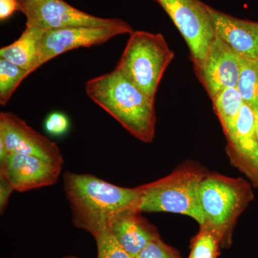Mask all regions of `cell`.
<instances>
[{
	"instance_id": "14",
	"label": "cell",
	"mask_w": 258,
	"mask_h": 258,
	"mask_svg": "<svg viewBox=\"0 0 258 258\" xmlns=\"http://www.w3.org/2000/svg\"><path fill=\"white\" fill-rule=\"evenodd\" d=\"M137 210L120 212L112 220L110 230L123 248L133 258L151 241L159 238L157 229Z\"/></svg>"
},
{
	"instance_id": "26",
	"label": "cell",
	"mask_w": 258,
	"mask_h": 258,
	"mask_svg": "<svg viewBox=\"0 0 258 258\" xmlns=\"http://www.w3.org/2000/svg\"><path fill=\"white\" fill-rule=\"evenodd\" d=\"M61 258H78V257H76V256H74V255H69V256H64V257H62Z\"/></svg>"
},
{
	"instance_id": "10",
	"label": "cell",
	"mask_w": 258,
	"mask_h": 258,
	"mask_svg": "<svg viewBox=\"0 0 258 258\" xmlns=\"http://www.w3.org/2000/svg\"><path fill=\"white\" fill-rule=\"evenodd\" d=\"M241 66L242 57L215 34L206 58L194 69L212 101L225 88L237 87Z\"/></svg>"
},
{
	"instance_id": "9",
	"label": "cell",
	"mask_w": 258,
	"mask_h": 258,
	"mask_svg": "<svg viewBox=\"0 0 258 258\" xmlns=\"http://www.w3.org/2000/svg\"><path fill=\"white\" fill-rule=\"evenodd\" d=\"M0 140L4 142L8 154L34 156L53 164H63L58 146L11 112L0 113Z\"/></svg>"
},
{
	"instance_id": "20",
	"label": "cell",
	"mask_w": 258,
	"mask_h": 258,
	"mask_svg": "<svg viewBox=\"0 0 258 258\" xmlns=\"http://www.w3.org/2000/svg\"><path fill=\"white\" fill-rule=\"evenodd\" d=\"M94 238L98 251L97 258H133L120 245L111 230L106 231Z\"/></svg>"
},
{
	"instance_id": "21",
	"label": "cell",
	"mask_w": 258,
	"mask_h": 258,
	"mask_svg": "<svg viewBox=\"0 0 258 258\" xmlns=\"http://www.w3.org/2000/svg\"><path fill=\"white\" fill-rule=\"evenodd\" d=\"M136 258H179V256L159 237L149 242Z\"/></svg>"
},
{
	"instance_id": "15",
	"label": "cell",
	"mask_w": 258,
	"mask_h": 258,
	"mask_svg": "<svg viewBox=\"0 0 258 258\" xmlns=\"http://www.w3.org/2000/svg\"><path fill=\"white\" fill-rule=\"evenodd\" d=\"M45 30L26 27L25 31L13 43L0 49V58L18 64L29 71L35 62L40 41Z\"/></svg>"
},
{
	"instance_id": "4",
	"label": "cell",
	"mask_w": 258,
	"mask_h": 258,
	"mask_svg": "<svg viewBox=\"0 0 258 258\" xmlns=\"http://www.w3.org/2000/svg\"><path fill=\"white\" fill-rule=\"evenodd\" d=\"M207 174L196 166H184L169 176L138 186L142 212H171L195 219L200 226L205 217L200 204V188Z\"/></svg>"
},
{
	"instance_id": "27",
	"label": "cell",
	"mask_w": 258,
	"mask_h": 258,
	"mask_svg": "<svg viewBox=\"0 0 258 258\" xmlns=\"http://www.w3.org/2000/svg\"><path fill=\"white\" fill-rule=\"evenodd\" d=\"M257 28H258V23H257Z\"/></svg>"
},
{
	"instance_id": "16",
	"label": "cell",
	"mask_w": 258,
	"mask_h": 258,
	"mask_svg": "<svg viewBox=\"0 0 258 258\" xmlns=\"http://www.w3.org/2000/svg\"><path fill=\"white\" fill-rule=\"evenodd\" d=\"M214 108L226 134L235 126L244 102L237 87L225 88L212 100Z\"/></svg>"
},
{
	"instance_id": "5",
	"label": "cell",
	"mask_w": 258,
	"mask_h": 258,
	"mask_svg": "<svg viewBox=\"0 0 258 258\" xmlns=\"http://www.w3.org/2000/svg\"><path fill=\"white\" fill-rule=\"evenodd\" d=\"M174 57L161 33L134 31L115 70L154 101L158 88Z\"/></svg>"
},
{
	"instance_id": "18",
	"label": "cell",
	"mask_w": 258,
	"mask_h": 258,
	"mask_svg": "<svg viewBox=\"0 0 258 258\" xmlns=\"http://www.w3.org/2000/svg\"><path fill=\"white\" fill-rule=\"evenodd\" d=\"M28 76V71L10 61L0 58V104L5 106L20 83Z\"/></svg>"
},
{
	"instance_id": "11",
	"label": "cell",
	"mask_w": 258,
	"mask_h": 258,
	"mask_svg": "<svg viewBox=\"0 0 258 258\" xmlns=\"http://www.w3.org/2000/svg\"><path fill=\"white\" fill-rule=\"evenodd\" d=\"M225 134L232 164L258 187V141L253 110L244 103L235 126Z\"/></svg>"
},
{
	"instance_id": "13",
	"label": "cell",
	"mask_w": 258,
	"mask_h": 258,
	"mask_svg": "<svg viewBox=\"0 0 258 258\" xmlns=\"http://www.w3.org/2000/svg\"><path fill=\"white\" fill-rule=\"evenodd\" d=\"M215 34L241 57L258 59L257 23L241 20L210 7Z\"/></svg>"
},
{
	"instance_id": "2",
	"label": "cell",
	"mask_w": 258,
	"mask_h": 258,
	"mask_svg": "<svg viewBox=\"0 0 258 258\" xmlns=\"http://www.w3.org/2000/svg\"><path fill=\"white\" fill-rule=\"evenodd\" d=\"M86 93L134 137L152 142L157 121L154 101L117 70L88 81Z\"/></svg>"
},
{
	"instance_id": "24",
	"label": "cell",
	"mask_w": 258,
	"mask_h": 258,
	"mask_svg": "<svg viewBox=\"0 0 258 258\" xmlns=\"http://www.w3.org/2000/svg\"><path fill=\"white\" fill-rule=\"evenodd\" d=\"M19 11L18 0H0V20L9 18L15 11Z\"/></svg>"
},
{
	"instance_id": "6",
	"label": "cell",
	"mask_w": 258,
	"mask_h": 258,
	"mask_svg": "<svg viewBox=\"0 0 258 258\" xmlns=\"http://www.w3.org/2000/svg\"><path fill=\"white\" fill-rule=\"evenodd\" d=\"M19 11L26 18V27L44 30L93 27L118 28L133 33L134 29L118 18H101L76 9L63 0H18Z\"/></svg>"
},
{
	"instance_id": "8",
	"label": "cell",
	"mask_w": 258,
	"mask_h": 258,
	"mask_svg": "<svg viewBox=\"0 0 258 258\" xmlns=\"http://www.w3.org/2000/svg\"><path fill=\"white\" fill-rule=\"evenodd\" d=\"M125 34L129 33L122 29L93 27L45 30L29 75L47 61L68 51L101 45L117 35Z\"/></svg>"
},
{
	"instance_id": "17",
	"label": "cell",
	"mask_w": 258,
	"mask_h": 258,
	"mask_svg": "<svg viewBox=\"0 0 258 258\" xmlns=\"http://www.w3.org/2000/svg\"><path fill=\"white\" fill-rule=\"evenodd\" d=\"M245 104L253 111L258 108V59L242 57L240 78L237 86Z\"/></svg>"
},
{
	"instance_id": "19",
	"label": "cell",
	"mask_w": 258,
	"mask_h": 258,
	"mask_svg": "<svg viewBox=\"0 0 258 258\" xmlns=\"http://www.w3.org/2000/svg\"><path fill=\"white\" fill-rule=\"evenodd\" d=\"M221 245L220 239L206 226H200L198 235L192 239L189 258H217Z\"/></svg>"
},
{
	"instance_id": "12",
	"label": "cell",
	"mask_w": 258,
	"mask_h": 258,
	"mask_svg": "<svg viewBox=\"0 0 258 258\" xmlns=\"http://www.w3.org/2000/svg\"><path fill=\"white\" fill-rule=\"evenodd\" d=\"M62 167L34 156L8 154L0 164V174L8 179L15 191L25 192L55 184Z\"/></svg>"
},
{
	"instance_id": "23",
	"label": "cell",
	"mask_w": 258,
	"mask_h": 258,
	"mask_svg": "<svg viewBox=\"0 0 258 258\" xmlns=\"http://www.w3.org/2000/svg\"><path fill=\"white\" fill-rule=\"evenodd\" d=\"M11 183L3 174H0V212L4 213L5 210L8 206L10 196L14 191Z\"/></svg>"
},
{
	"instance_id": "7",
	"label": "cell",
	"mask_w": 258,
	"mask_h": 258,
	"mask_svg": "<svg viewBox=\"0 0 258 258\" xmlns=\"http://www.w3.org/2000/svg\"><path fill=\"white\" fill-rule=\"evenodd\" d=\"M169 15L189 47L194 66L208 55L215 37L210 6L201 0H154Z\"/></svg>"
},
{
	"instance_id": "1",
	"label": "cell",
	"mask_w": 258,
	"mask_h": 258,
	"mask_svg": "<svg viewBox=\"0 0 258 258\" xmlns=\"http://www.w3.org/2000/svg\"><path fill=\"white\" fill-rule=\"evenodd\" d=\"M63 189L75 227L96 236L110 230L120 212L137 210L139 188H125L88 174H63Z\"/></svg>"
},
{
	"instance_id": "25",
	"label": "cell",
	"mask_w": 258,
	"mask_h": 258,
	"mask_svg": "<svg viewBox=\"0 0 258 258\" xmlns=\"http://www.w3.org/2000/svg\"><path fill=\"white\" fill-rule=\"evenodd\" d=\"M254 115H255V129H256V135H257V138L258 141V108L257 109L254 111Z\"/></svg>"
},
{
	"instance_id": "3",
	"label": "cell",
	"mask_w": 258,
	"mask_h": 258,
	"mask_svg": "<svg viewBox=\"0 0 258 258\" xmlns=\"http://www.w3.org/2000/svg\"><path fill=\"white\" fill-rule=\"evenodd\" d=\"M200 198L203 225L216 234L222 247H228L236 220L253 200L251 184L240 178L207 174L200 185Z\"/></svg>"
},
{
	"instance_id": "22",
	"label": "cell",
	"mask_w": 258,
	"mask_h": 258,
	"mask_svg": "<svg viewBox=\"0 0 258 258\" xmlns=\"http://www.w3.org/2000/svg\"><path fill=\"white\" fill-rule=\"evenodd\" d=\"M70 121L67 115L60 112H54L47 117L44 123L45 131L52 136L60 137L67 133Z\"/></svg>"
}]
</instances>
